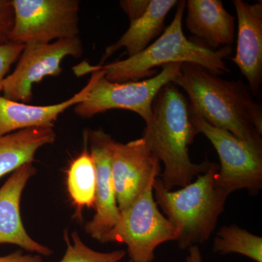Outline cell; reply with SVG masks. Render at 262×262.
Here are the masks:
<instances>
[{
    "mask_svg": "<svg viewBox=\"0 0 262 262\" xmlns=\"http://www.w3.org/2000/svg\"><path fill=\"white\" fill-rule=\"evenodd\" d=\"M71 239L72 241L66 231L64 239L67 250L59 262H119L126 255V251L124 250H116L108 253L94 251L82 242L77 232H72Z\"/></svg>",
    "mask_w": 262,
    "mask_h": 262,
    "instance_id": "obj_20",
    "label": "cell"
},
{
    "mask_svg": "<svg viewBox=\"0 0 262 262\" xmlns=\"http://www.w3.org/2000/svg\"><path fill=\"white\" fill-rule=\"evenodd\" d=\"M219 170L220 166L212 163L195 182L178 191L167 190L160 178L155 179V201L177 229L181 249L203 244L215 230L229 196L217 184Z\"/></svg>",
    "mask_w": 262,
    "mask_h": 262,
    "instance_id": "obj_4",
    "label": "cell"
},
{
    "mask_svg": "<svg viewBox=\"0 0 262 262\" xmlns=\"http://www.w3.org/2000/svg\"><path fill=\"white\" fill-rule=\"evenodd\" d=\"M32 163H27L13 172L0 188V244L20 246L29 252L48 256L52 250L34 241L24 228L20 216L22 192L29 179L36 174Z\"/></svg>",
    "mask_w": 262,
    "mask_h": 262,
    "instance_id": "obj_13",
    "label": "cell"
},
{
    "mask_svg": "<svg viewBox=\"0 0 262 262\" xmlns=\"http://www.w3.org/2000/svg\"><path fill=\"white\" fill-rule=\"evenodd\" d=\"M187 262H203L201 250L198 246H192L189 248V255L186 258Z\"/></svg>",
    "mask_w": 262,
    "mask_h": 262,
    "instance_id": "obj_25",
    "label": "cell"
},
{
    "mask_svg": "<svg viewBox=\"0 0 262 262\" xmlns=\"http://www.w3.org/2000/svg\"><path fill=\"white\" fill-rule=\"evenodd\" d=\"M0 262H43L39 255H24L21 251H16L7 256H0Z\"/></svg>",
    "mask_w": 262,
    "mask_h": 262,
    "instance_id": "obj_24",
    "label": "cell"
},
{
    "mask_svg": "<svg viewBox=\"0 0 262 262\" xmlns=\"http://www.w3.org/2000/svg\"><path fill=\"white\" fill-rule=\"evenodd\" d=\"M237 13L236 54L231 58L248 81L253 96L259 92L262 81V3L234 0Z\"/></svg>",
    "mask_w": 262,
    "mask_h": 262,
    "instance_id": "obj_12",
    "label": "cell"
},
{
    "mask_svg": "<svg viewBox=\"0 0 262 262\" xmlns=\"http://www.w3.org/2000/svg\"><path fill=\"white\" fill-rule=\"evenodd\" d=\"M189 98V113L241 140L262 141V112L241 81L226 80L201 66L182 63L173 81Z\"/></svg>",
    "mask_w": 262,
    "mask_h": 262,
    "instance_id": "obj_1",
    "label": "cell"
},
{
    "mask_svg": "<svg viewBox=\"0 0 262 262\" xmlns=\"http://www.w3.org/2000/svg\"><path fill=\"white\" fill-rule=\"evenodd\" d=\"M24 48V45L13 42L0 46V96L3 81L8 76L12 65L18 61Z\"/></svg>",
    "mask_w": 262,
    "mask_h": 262,
    "instance_id": "obj_21",
    "label": "cell"
},
{
    "mask_svg": "<svg viewBox=\"0 0 262 262\" xmlns=\"http://www.w3.org/2000/svg\"><path fill=\"white\" fill-rule=\"evenodd\" d=\"M15 20L11 42L50 43L79 34L80 1L11 0Z\"/></svg>",
    "mask_w": 262,
    "mask_h": 262,
    "instance_id": "obj_8",
    "label": "cell"
},
{
    "mask_svg": "<svg viewBox=\"0 0 262 262\" xmlns=\"http://www.w3.org/2000/svg\"><path fill=\"white\" fill-rule=\"evenodd\" d=\"M82 53L83 46L78 37L45 44L24 45L14 71L3 81V97L18 102H29L32 99L34 84L39 83L48 76L61 75L63 58H80Z\"/></svg>",
    "mask_w": 262,
    "mask_h": 262,
    "instance_id": "obj_9",
    "label": "cell"
},
{
    "mask_svg": "<svg viewBox=\"0 0 262 262\" xmlns=\"http://www.w3.org/2000/svg\"><path fill=\"white\" fill-rule=\"evenodd\" d=\"M177 5L171 23L144 51L122 61L98 65L108 80L115 82L142 80L154 75L156 67L170 63H194L218 76L231 73L225 58L232 53V47L213 50L187 39L182 28L186 2H179Z\"/></svg>",
    "mask_w": 262,
    "mask_h": 262,
    "instance_id": "obj_3",
    "label": "cell"
},
{
    "mask_svg": "<svg viewBox=\"0 0 262 262\" xmlns=\"http://www.w3.org/2000/svg\"><path fill=\"white\" fill-rule=\"evenodd\" d=\"M154 183V182H153ZM153 183L126 209L120 212V220L103 235L100 242L124 244L134 262H151L158 246L177 241V229L162 214L153 194Z\"/></svg>",
    "mask_w": 262,
    "mask_h": 262,
    "instance_id": "obj_6",
    "label": "cell"
},
{
    "mask_svg": "<svg viewBox=\"0 0 262 262\" xmlns=\"http://www.w3.org/2000/svg\"><path fill=\"white\" fill-rule=\"evenodd\" d=\"M149 3L150 0H122L120 5L132 22L145 13Z\"/></svg>",
    "mask_w": 262,
    "mask_h": 262,
    "instance_id": "obj_23",
    "label": "cell"
},
{
    "mask_svg": "<svg viewBox=\"0 0 262 262\" xmlns=\"http://www.w3.org/2000/svg\"><path fill=\"white\" fill-rule=\"evenodd\" d=\"M186 27L209 48L227 47L235 37V18L220 0H188Z\"/></svg>",
    "mask_w": 262,
    "mask_h": 262,
    "instance_id": "obj_15",
    "label": "cell"
},
{
    "mask_svg": "<svg viewBox=\"0 0 262 262\" xmlns=\"http://www.w3.org/2000/svg\"><path fill=\"white\" fill-rule=\"evenodd\" d=\"M14 20V8L11 0H0V46L11 42L10 35Z\"/></svg>",
    "mask_w": 262,
    "mask_h": 262,
    "instance_id": "obj_22",
    "label": "cell"
},
{
    "mask_svg": "<svg viewBox=\"0 0 262 262\" xmlns=\"http://www.w3.org/2000/svg\"><path fill=\"white\" fill-rule=\"evenodd\" d=\"M160 162L143 138L125 144L115 141L112 175L120 212L130 206L160 176Z\"/></svg>",
    "mask_w": 262,
    "mask_h": 262,
    "instance_id": "obj_10",
    "label": "cell"
},
{
    "mask_svg": "<svg viewBox=\"0 0 262 262\" xmlns=\"http://www.w3.org/2000/svg\"><path fill=\"white\" fill-rule=\"evenodd\" d=\"M198 134H203L214 146L221 162L217 184L227 194L247 189L256 194L262 188V141L241 140L228 131L212 126L190 114Z\"/></svg>",
    "mask_w": 262,
    "mask_h": 262,
    "instance_id": "obj_7",
    "label": "cell"
},
{
    "mask_svg": "<svg viewBox=\"0 0 262 262\" xmlns=\"http://www.w3.org/2000/svg\"><path fill=\"white\" fill-rule=\"evenodd\" d=\"M67 189L76 215H81L84 208L95 207L96 203V167L91 151L84 147L67 171Z\"/></svg>",
    "mask_w": 262,
    "mask_h": 262,
    "instance_id": "obj_18",
    "label": "cell"
},
{
    "mask_svg": "<svg viewBox=\"0 0 262 262\" xmlns=\"http://www.w3.org/2000/svg\"><path fill=\"white\" fill-rule=\"evenodd\" d=\"M198 134L187 98L175 84H167L155 98L142 137L164 164L160 179L167 190L186 187L211 168L213 163L208 160L194 163L189 158V146Z\"/></svg>",
    "mask_w": 262,
    "mask_h": 262,
    "instance_id": "obj_2",
    "label": "cell"
},
{
    "mask_svg": "<svg viewBox=\"0 0 262 262\" xmlns=\"http://www.w3.org/2000/svg\"><path fill=\"white\" fill-rule=\"evenodd\" d=\"M55 140L56 134L50 127L23 129L0 136V178L32 163L37 150Z\"/></svg>",
    "mask_w": 262,
    "mask_h": 262,
    "instance_id": "obj_17",
    "label": "cell"
},
{
    "mask_svg": "<svg viewBox=\"0 0 262 262\" xmlns=\"http://www.w3.org/2000/svg\"><path fill=\"white\" fill-rule=\"evenodd\" d=\"M128 262H134V261H131V260H130V261H129Z\"/></svg>",
    "mask_w": 262,
    "mask_h": 262,
    "instance_id": "obj_26",
    "label": "cell"
},
{
    "mask_svg": "<svg viewBox=\"0 0 262 262\" xmlns=\"http://www.w3.org/2000/svg\"><path fill=\"white\" fill-rule=\"evenodd\" d=\"M177 0H150L149 7L139 18L130 22L125 34L105 50L99 66L118 50L125 48L128 57L144 51L163 29L165 19L170 10L178 5Z\"/></svg>",
    "mask_w": 262,
    "mask_h": 262,
    "instance_id": "obj_16",
    "label": "cell"
},
{
    "mask_svg": "<svg viewBox=\"0 0 262 262\" xmlns=\"http://www.w3.org/2000/svg\"><path fill=\"white\" fill-rule=\"evenodd\" d=\"M96 173V213L88 222L85 232L101 241L103 235L113 228L120 217L116 193L112 175V155L115 140L102 129L86 134Z\"/></svg>",
    "mask_w": 262,
    "mask_h": 262,
    "instance_id": "obj_11",
    "label": "cell"
},
{
    "mask_svg": "<svg viewBox=\"0 0 262 262\" xmlns=\"http://www.w3.org/2000/svg\"><path fill=\"white\" fill-rule=\"evenodd\" d=\"M213 251L220 254L239 253L262 262V237L237 225L223 226L213 241Z\"/></svg>",
    "mask_w": 262,
    "mask_h": 262,
    "instance_id": "obj_19",
    "label": "cell"
},
{
    "mask_svg": "<svg viewBox=\"0 0 262 262\" xmlns=\"http://www.w3.org/2000/svg\"><path fill=\"white\" fill-rule=\"evenodd\" d=\"M94 82L91 76L88 84L72 97L56 104L35 106L0 96V136L32 127L53 128L61 114L86 99Z\"/></svg>",
    "mask_w": 262,
    "mask_h": 262,
    "instance_id": "obj_14",
    "label": "cell"
},
{
    "mask_svg": "<svg viewBox=\"0 0 262 262\" xmlns=\"http://www.w3.org/2000/svg\"><path fill=\"white\" fill-rule=\"evenodd\" d=\"M182 63H170L162 66L160 73L146 80L127 82L108 80L99 66L84 61L74 67L76 75L92 74L94 82L89 96L75 106L79 116L91 118L111 110L134 112L147 122L152 115L153 103L164 86L173 83L180 75Z\"/></svg>",
    "mask_w": 262,
    "mask_h": 262,
    "instance_id": "obj_5",
    "label": "cell"
}]
</instances>
